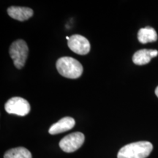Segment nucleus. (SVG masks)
Returning a JSON list of instances; mask_svg holds the SVG:
<instances>
[{"instance_id": "1", "label": "nucleus", "mask_w": 158, "mask_h": 158, "mask_svg": "<svg viewBox=\"0 0 158 158\" xmlns=\"http://www.w3.org/2000/svg\"><path fill=\"white\" fill-rule=\"evenodd\" d=\"M152 149V144L149 141L135 142L121 148L117 158H147Z\"/></svg>"}, {"instance_id": "2", "label": "nucleus", "mask_w": 158, "mask_h": 158, "mask_svg": "<svg viewBox=\"0 0 158 158\" xmlns=\"http://www.w3.org/2000/svg\"><path fill=\"white\" fill-rule=\"evenodd\" d=\"M56 69L59 73L65 78L76 79L81 76L83 67L76 59L64 56L59 59L56 62Z\"/></svg>"}, {"instance_id": "3", "label": "nucleus", "mask_w": 158, "mask_h": 158, "mask_svg": "<svg viewBox=\"0 0 158 158\" xmlns=\"http://www.w3.org/2000/svg\"><path fill=\"white\" fill-rule=\"evenodd\" d=\"M28 46L23 40H18L12 43L9 53L15 68L18 69L23 68L28 56Z\"/></svg>"}, {"instance_id": "4", "label": "nucleus", "mask_w": 158, "mask_h": 158, "mask_svg": "<svg viewBox=\"0 0 158 158\" xmlns=\"http://www.w3.org/2000/svg\"><path fill=\"white\" fill-rule=\"evenodd\" d=\"M5 110L8 114L24 116L30 111V105L27 100L19 97L12 98L5 103Z\"/></svg>"}, {"instance_id": "5", "label": "nucleus", "mask_w": 158, "mask_h": 158, "mask_svg": "<svg viewBox=\"0 0 158 158\" xmlns=\"http://www.w3.org/2000/svg\"><path fill=\"white\" fill-rule=\"evenodd\" d=\"M84 135L80 132L69 134L59 142V147L65 152H73L78 149L84 143Z\"/></svg>"}, {"instance_id": "6", "label": "nucleus", "mask_w": 158, "mask_h": 158, "mask_svg": "<svg viewBox=\"0 0 158 158\" xmlns=\"http://www.w3.org/2000/svg\"><path fill=\"white\" fill-rule=\"evenodd\" d=\"M68 47L72 51L79 55H86L90 51V43L86 37L80 35H74L70 37Z\"/></svg>"}, {"instance_id": "7", "label": "nucleus", "mask_w": 158, "mask_h": 158, "mask_svg": "<svg viewBox=\"0 0 158 158\" xmlns=\"http://www.w3.org/2000/svg\"><path fill=\"white\" fill-rule=\"evenodd\" d=\"M75 124H76V122L73 118L69 117V116L64 117L61 118L56 123L52 124L49 128L48 133L51 135L64 133L73 128Z\"/></svg>"}, {"instance_id": "8", "label": "nucleus", "mask_w": 158, "mask_h": 158, "mask_svg": "<svg viewBox=\"0 0 158 158\" xmlns=\"http://www.w3.org/2000/svg\"><path fill=\"white\" fill-rule=\"evenodd\" d=\"M7 13L13 19L20 21H23L30 19L33 15V10L29 7H10L7 9Z\"/></svg>"}, {"instance_id": "9", "label": "nucleus", "mask_w": 158, "mask_h": 158, "mask_svg": "<svg viewBox=\"0 0 158 158\" xmlns=\"http://www.w3.org/2000/svg\"><path fill=\"white\" fill-rule=\"evenodd\" d=\"M138 39L141 43L146 44L148 43H153L157 41V34L155 29L152 27H147L142 28L138 32Z\"/></svg>"}, {"instance_id": "10", "label": "nucleus", "mask_w": 158, "mask_h": 158, "mask_svg": "<svg viewBox=\"0 0 158 158\" xmlns=\"http://www.w3.org/2000/svg\"><path fill=\"white\" fill-rule=\"evenodd\" d=\"M4 158H32V156L26 148L17 147L6 152Z\"/></svg>"}, {"instance_id": "11", "label": "nucleus", "mask_w": 158, "mask_h": 158, "mask_svg": "<svg viewBox=\"0 0 158 158\" xmlns=\"http://www.w3.org/2000/svg\"><path fill=\"white\" fill-rule=\"evenodd\" d=\"M151 59L150 50L148 49H141L136 51L133 56V62L137 65L147 64L151 61Z\"/></svg>"}, {"instance_id": "12", "label": "nucleus", "mask_w": 158, "mask_h": 158, "mask_svg": "<svg viewBox=\"0 0 158 158\" xmlns=\"http://www.w3.org/2000/svg\"><path fill=\"white\" fill-rule=\"evenodd\" d=\"M158 54V51L157 50H153V49H150V55H151L152 58L156 57Z\"/></svg>"}, {"instance_id": "13", "label": "nucleus", "mask_w": 158, "mask_h": 158, "mask_svg": "<svg viewBox=\"0 0 158 158\" xmlns=\"http://www.w3.org/2000/svg\"><path fill=\"white\" fill-rule=\"evenodd\" d=\"M155 94L157 95V97L158 98V86L157 88H156V89H155Z\"/></svg>"}]
</instances>
